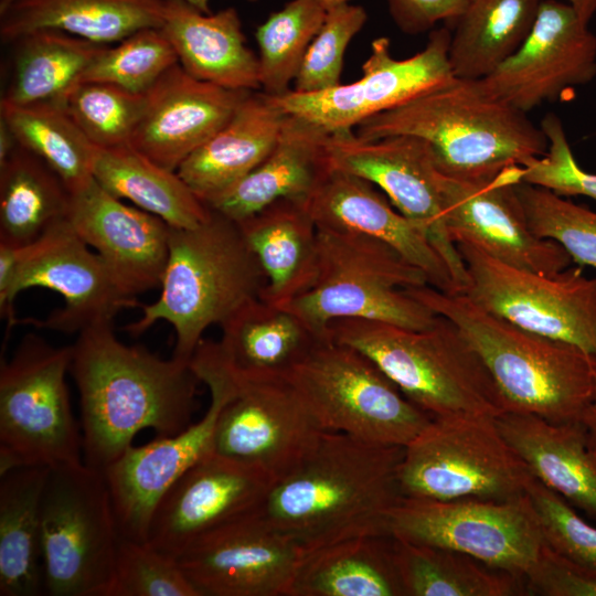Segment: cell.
I'll return each instance as SVG.
<instances>
[{
    "label": "cell",
    "instance_id": "obj_38",
    "mask_svg": "<svg viewBox=\"0 0 596 596\" xmlns=\"http://www.w3.org/2000/svg\"><path fill=\"white\" fill-rule=\"evenodd\" d=\"M543 0H469L453 24L449 62L456 77L482 79L523 43Z\"/></svg>",
    "mask_w": 596,
    "mask_h": 596
},
{
    "label": "cell",
    "instance_id": "obj_23",
    "mask_svg": "<svg viewBox=\"0 0 596 596\" xmlns=\"http://www.w3.org/2000/svg\"><path fill=\"white\" fill-rule=\"evenodd\" d=\"M70 224L128 297L160 286L169 254L164 221L124 203L93 178L72 193Z\"/></svg>",
    "mask_w": 596,
    "mask_h": 596
},
{
    "label": "cell",
    "instance_id": "obj_53",
    "mask_svg": "<svg viewBox=\"0 0 596 596\" xmlns=\"http://www.w3.org/2000/svg\"><path fill=\"white\" fill-rule=\"evenodd\" d=\"M566 2L571 4L587 23H589L596 12V0H566Z\"/></svg>",
    "mask_w": 596,
    "mask_h": 596
},
{
    "label": "cell",
    "instance_id": "obj_50",
    "mask_svg": "<svg viewBox=\"0 0 596 596\" xmlns=\"http://www.w3.org/2000/svg\"><path fill=\"white\" fill-rule=\"evenodd\" d=\"M469 0H386L395 25L406 34L434 30L438 22L451 25L461 15Z\"/></svg>",
    "mask_w": 596,
    "mask_h": 596
},
{
    "label": "cell",
    "instance_id": "obj_39",
    "mask_svg": "<svg viewBox=\"0 0 596 596\" xmlns=\"http://www.w3.org/2000/svg\"><path fill=\"white\" fill-rule=\"evenodd\" d=\"M392 538L404 596H514L526 592L522 578L467 554Z\"/></svg>",
    "mask_w": 596,
    "mask_h": 596
},
{
    "label": "cell",
    "instance_id": "obj_8",
    "mask_svg": "<svg viewBox=\"0 0 596 596\" xmlns=\"http://www.w3.org/2000/svg\"><path fill=\"white\" fill-rule=\"evenodd\" d=\"M284 376L323 430L405 447L433 419L369 356L329 338Z\"/></svg>",
    "mask_w": 596,
    "mask_h": 596
},
{
    "label": "cell",
    "instance_id": "obj_17",
    "mask_svg": "<svg viewBox=\"0 0 596 596\" xmlns=\"http://www.w3.org/2000/svg\"><path fill=\"white\" fill-rule=\"evenodd\" d=\"M330 166L373 183L416 224L444 259L458 294L468 285L465 263L445 223L440 172L430 147L408 135L363 140L353 130L330 134Z\"/></svg>",
    "mask_w": 596,
    "mask_h": 596
},
{
    "label": "cell",
    "instance_id": "obj_33",
    "mask_svg": "<svg viewBox=\"0 0 596 596\" xmlns=\"http://www.w3.org/2000/svg\"><path fill=\"white\" fill-rule=\"evenodd\" d=\"M291 596H404L391 535H364L306 552Z\"/></svg>",
    "mask_w": 596,
    "mask_h": 596
},
{
    "label": "cell",
    "instance_id": "obj_40",
    "mask_svg": "<svg viewBox=\"0 0 596 596\" xmlns=\"http://www.w3.org/2000/svg\"><path fill=\"white\" fill-rule=\"evenodd\" d=\"M0 118L8 124L19 145L47 163L71 193L93 179L96 147L62 103H0Z\"/></svg>",
    "mask_w": 596,
    "mask_h": 596
},
{
    "label": "cell",
    "instance_id": "obj_25",
    "mask_svg": "<svg viewBox=\"0 0 596 596\" xmlns=\"http://www.w3.org/2000/svg\"><path fill=\"white\" fill-rule=\"evenodd\" d=\"M304 203L318 227L379 240L424 272L430 286L458 294L425 233L370 181L331 167Z\"/></svg>",
    "mask_w": 596,
    "mask_h": 596
},
{
    "label": "cell",
    "instance_id": "obj_5",
    "mask_svg": "<svg viewBox=\"0 0 596 596\" xmlns=\"http://www.w3.org/2000/svg\"><path fill=\"white\" fill-rule=\"evenodd\" d=\"M265 285L240 225L211 210L194 227L170 228L160 295L125 330L137 337L167 321L175 332L172 356L190 362L204 331L260 298Z\"/></svg>",
    "mask_w": 596,
    "mask_h": 596
},
{
    "label": "cell",
    "instance_id": "obj_54",
    "mask_svg": "<svg viewBox=\"0 0 596 596\" xmlns=\"http://www.w3.org/2000/svg\"><path fill=\"white\" fill-rule=\"evenodd\" d=\"M196 7L199 10L203 12H212L210 4L212 0H185Z\"/></svg>",
    "mask_w": 596,
    "mask_h": 596
},
{
    "label": "cell",
    "instance_id": "obj_3",
    "mask_svg": "<svg viewBox=\"0 0 596 596\" xmlns=\"http://www.w3.org/2000/svg\"><path fill=\"white\" fill-rule=\"evenodd\" d=\"M451 321L487 368L504 412L553 424L582 423L596 381V354L524 330L472 302L430 285L404 289Z\"/></svg>",
    "mask_w": 596,
    "mask_h": 596
},
{
    "label": "cell",
    "instance_id": "obj_44",
    "mask_svg": "<svg viewBox=\"0 0 596 596\" xmlns=\"http://www.w3.org/2000/svg\"><path fill=\"white\" fill-rule=\"evenodd\" d=\"M177 53L160 28L139 30L115 46L105 45L79 83L104 82L145 94L171 67Z\"/></svg>",
    "mask_w": 596,
    "mask_h": 596
},
{
    "label": "cell",
    "instance_id": "obj_29",
    "mask_svg": "<svg viewBox=\"0 0 596 596\" xmlns=\"http://www.w3.org/2000/svg\"><path fill=\"white\" fill-rule=\"evenodd\" d=\"M496 423L535 479L596 519V462L582 423L553 424L510 412Z\"/></svg>",
    "mask_w": 596,
    "mask_h": 596
},
{
    "label": "cell",
    "instance_id": "obj_34",
    "mask_svg": "<svg viewBox=\"0 0 596 596\" xmlns=\"http://www.w3.org/2000/svg\"><path fill=\"white\" fill-rule=\"evenodd\" d=\"M93 178L114 196L131 201L174 228L194 227L211 213L177 171L157 164L130 145L96 148Z\"/></svg>",
    "mask_w": 596,
    "mask_h": 596
},
{
    "label": "cell",
    "instance_id": "obj_24",
    "mask_svg": "<svg viewBox=\"0 0 596 596\" xmlns=\"http://www.w3.org/2000/svg\"><path fill=\"white\" fill-rule=\"evenodd\" d=\"M249 92L200 81L178 63L146 92L145 110L129 145L177 171L228 121Z\"/></svg>",
    "mask_w": 596,
    "mask_h": 596
},
{
    "label": "cell",
    "instance_id": "obj_30",
    "mask_svg": "<svg viewBox=\"0 0 596 596\" xmlns=\"http://www.w3.org/2000/svg\"><path fill=\"white\" fill-rule=\"evenodd\" d=\"M237 224L266 279L262 299L284 306L312 286L318 226L304 201L278 200Z\"/></svg>",
    "mask_w": 596,
    "mask_h": 596
},
{
    "label": "cell",
    "instance_id": "obj_49",
    "mask_svg": "<svg viewBox=\"0 0 596 596\" xmlns=\"http://www.w3.org/2000/svg\"><path fill=\"white\" fill-rule=\"evenodd\" d=\"M524 585L534 595L596 596V568L562 556L545 543Z\"/></svg>",
    "mask_w": 596,
    "mask_h": 596
},
{
    "label": "cell",
    "instance_id": "obj_19",
    "mask_svg": "<svg viewBox=\"0 0 596 596\" xmlns=\"http://www.w3.org/2000/svg\"><path fill=\"white\" fill-rule=\"evenodd\" d=\"M259 508L202 536L178 556L200 596L292 595L306 552Z\"/></svg>",
    "mask_w": 596,
    "mask_h": 596
},
{
    "label": "cell",
    "instance_id": "obj_2",
    "mask_svg": "<svg viewBox=\"0 0 596 596\" xmlns=\"http://www.w3.org/2000/svg\"><path fill=\"white\" fill-rule=\"evenodd\" d=\"M403 446L324 430L313 448L276 480L259 511L305 552L364 535H390L402 500Z\"/></svg>",
    "mask_w": 596,
    "mask_h": 596
},
{
    "label": "cell",
    "instance_id": "obj_31",
    "mask_svg": "<svg viewBox=\"0 0 596 596\" xmlns=\"http://www.w3.org/2000/svg\"><path fill=\"white\" fill-rule=\"evenodd\" d=\"M164 0H0L6 44L38 30H56L108 45L161 28Z\"/></svg>",
    "mask_w": 596,
    "mask_h": 596
},
{
    "label": "cell",
    "instance_id": "obj_48",
    "mask_svg": "<svg viewBox=\"0 0 596 596\" xmlns=\"http://www.w3.org/2000/svg\"><path fill=\"white\" fill-rule=\"evenodd\" d=\"M540 127L547 139V149L522 166V181L562 196L585 195L596 200V173L585 171L577 163L561 119L547 114Z\"/></svg>",
    "mask_w": 596,
    "mask_h": 596
},
{
    "label": "cell",
    "instance_id": "obj_11",
    "mask_svg": "<svg viewBox=\"0 0 596 596\" xmlns=\"http://www.w3.org/2000/svg\"><path fill=\"white\" fill-rule=\"evenodd\" d=\"M533 475L496 417H435L404 447L398 482L405 498L505 501L526 493Z\"/></svg>",
    "mask_w": 596,
    "mask_h": 596
},
{
    "label": "cell",
    "instance_id": "obj_51",
    "mask_svg": "<svg viewBox=\"0 0 596 596\" xmlns=\"http://www.w3.org/2000/svg\"><path fill=\"white\" fill-rule=\"evenodd\" d=\"M19 142L8 124L0 118V163L17 149Z\"/></svg>",
    "mask_w": 596,
    "mask_h": 596
},
{
    "label": "cell",
    "instance_id": "obj_28",
    "mask_svg": "<svg viewBox=\"0 0 596 596\" xmlns=\"http://www.w3.org/2000/svg\"><path fill=\"white\" fill-rule=\"evenodd\" d=\"M285 117L268 95L249 92L228 121L180 164L178 174L207 204L269 155Z\"/></svg>",
    "mask_w": 596,
    "mask_h": 596
},
{
    "label": "cell",
    "instance_id": "obj_14",
    "mask_svg": "<svg viewBox=\"0 0 596 596\" xmlns=\"http://www.w3.org/2000/svg\"><path fill=\"white\" fill-rule=\"evenodd\" d=\"M191 368L210 391L203 417L182 432L131 446L103 472L120 538L147 541L160 499L192 466L214 453V432L227 392L226 365L217 341L202 339Z\"/></svg>",
    "mask_w": 596,
    "mask_h": 596
},
{
    "label": "cell",
    "instance_id": "obj_1",
    "mask_svg": "<svg viewBox=\"0 0 596 596\" xmlns=\"http://www.w3.org/2000/svg\"><path fill=\"white\" fill-rule=\"evenodd\" d=\"M113 322L82 329L71 345L83 462L102 472L141 430L152 429L156 437H163L191 425L200 383L190 362L161 359L142 347L125 344Z\"/></svg>",
    "mask_w": 596,
    "mask_h": 596
},
{
    "label": "cell",
    "instance_id": "obj_21",
    "mask_svg": "<svg viewBox=\"0 0 596 596\" xmlns=\"http://www.w3.org/2000/svg\"><path fill=\"white\" fill-rule=\"evenodd\" d=\"M40 287L57 292L64 301L39 326L79 332L102 321H114L126 308L141 307L116 284L96 252L65 220L29 245L20 247L12 296Z\"/></svg>",
    "mask_w": 596,
    "mask_h": 596
},
{
    "label": "cell",
    "instance_id": "obj_20",
    "mask_svg": "<svg viewBox=\"0 0 596 596\" xmlns=\"http://www.w3.org/2000/svg\"><path fill=\"white\" fill-rule=\"evenodd\" d=\"M596 76V36L567 2L543 0L520 47L482 78L501 102L529 114Z\"/></svg>",
    "mask_w": 596,
    "mask_h": 596
},
{
    "label": "cell",
    "instance_id": "obj_22",
    "mask_svg": "<svg viewBox=\"0 0 596 596\" xmlns=\"http://www.w3.org/2000/svg\"><path fill=\"white\" fill-rule=\"evenodd\" d=\"M274 479L215 453L192 466L160 499L147 541L178 557L210 532L257 510Z\"/></svg>",
    "mask_w": 596,
    "mask_h": 596
},
{
    "label": "cell",
    "instance_id": "obj_27",
    "mask_svg": "<svg viewBox=\"0 0 596 596\" xmlns=\"http://www.w3.org/2000/svg\"><path fill=\"white\" fill-rule=\"evenodd\" d=\"M162 32L191 76L236 91H260L258 56L247 45L237 9L203 12L164 0Z\"/></svg>",
    "mask_w": 596,
    "mask_h": 596
},
{
    "label": "cell",
    "instance_id": "obj_13",
    "mask_svg": "<svg viewBox=\"0 0 596 596\" xmlns=\"http://www.w3.org/2000/svg\"><path fill=\"white\" fill-rule=\"evenodd\" d=\"M465 263V295L480 308L524 330L596 354V277L579 266L553 275L499 262L472 245L456 244Z\"/></svg>",
    "mask_w": 596,
    "mask_h": 596
},
{
    "label": "cell",
    "instance_id": "obj_26",
    "mask_svg": "<svg viewBox=\"0 0 596 596\" xmlns=\"http://www.w3.org/2000/svg\"><path fill=\"white\" fill-rule=\"evenodd\" d=\"M329 137L318 125L286 114L269 155L206 205L240 223L278 200L305 201L331 168Z\"/></svg>",
    "mask_w": 596,
    "mask_h": 596
},
{
    "label": "cell",
    "instance_id": "obj_32",
    "mask_svg": "<svg viewBox=\"0 0 596 596\" xmlns=\"http://www.w3.org/2000/svg\"><path fill=\"white\" fill-rule=\"evenodd\" d=\"M50 468L22 467L0 475V595L45 594L41 503Z\"/></svg>",
    "mask_w": 596,
    "mask_h": 596
},
{
    "label": "cell",
    "instance_id": "obj_46",
    "mask_svg": "<svg viewBox=\"0 0 596 596\" xmlns=\"http://www.w3.org/2000/svg\"><path fill=\"white\" fill-rule=\"evenodd\" d=\"M108 596H200L178 557L148 541L120 538Z\"/></svg>",
    "mask_w": 596,
    "mask_h": 596
},
{
    "label": "cell",
    "instance_id": "obj_16",
    "mask_svg": "<svg viewBox=\"0 0 596 596\" xmlns=\"http://www.w3.org/2000/svg\"><path fill=\"white\" fill-rule=\"evenodd\" d=\"M451 31L434 29L418 53L396 58L390 39L380 36L362 65V76L316 93L292 89L269 96L285 113L305 118L329 134L353 130L365 119L395 108L453 78L449 62Z\"/></svg>",
    "mask_w": 596,
    "mask_h": 596
},
{
    "label": "cell",
    "instance_id": "obj_43",
    "mask_svg": "<svg viewBox=\"0 0 596 596\" xmlns=\"http://www.w3.org/2000/svg\"><path fill=\"white\" fill-rule=\"evenodd\" d=\"M515 192L536 236L560 244L579 266L596 269V212L523 181L515 184Z\"/></svg>",
    "mask_w": 596,
    "mask_h": 596
},
{
    "label": "cell",
    "instance_id": "obj_52",
    "mask_svg": "<svg viewBox=\"0 0 596 596\" xmlns=\"http://www.w3.org/2000/svg\"><path fill=\"white\" fill-rule=\"evenodd\" d=\"M582 424L584 425L586 430L588 447H596V381L592 402L583 418Z\"/></svg>",
    "mask_w": 596,
    "mask_h": 596
},
{
    "label": "cell",
    "instance_id": "obj_6",
    "mask_svg": "<svg viewBox=\"0 0 596 596\" xmlns=\"http://www.w3.org/2000/svg\"><path fill=\"white\" fill-rule=\"evenodd\" d=\"M328 338L369 356L432 418L504 413L480 356L448 319L424 330L359 318L332 321Z\"/></svg>",
    "mask_w": 596,
    "mask_h": 596
},
{
    "label": "cell",
    "instance_id": "obj_15",
    "mask_svg": "<svg viewBox=\"0 0 596 596\" xmlns=\"http://www.w3.org/2000/svg\"><path fill=\"white\" fill-rule=\"evenodd\" d=\"M223 358L227 392L214 453L255 466L276 481L305 458L324 430L285 376L245 374Z\"/></svg>",
    "mask_w": 596,
    "mask_h": 596
},
{
    "label": "cell",
    "instance_id": "obj_18",
    "mask_svg": "<svg viewBox=\"0 0 596 596\" xmlns=\"http://www.w3.org/2000/svg\"><path fill=\"white\" fill-rule=\"evenodd\" d=\"M522 166H511L492 178L464 180L440 173L447 231L455 244L475 246L507 265L544 275L570 266L572 258L556 242L536 236L529 227L515 184Z\"/></svg>",
    "mask_w": 596,
    "mask_h": 596
},
{
    "label": "cell",
    "instance_id": "obj_9",
    "mask_svg": "<svg viewBox=\"0 0 596 596\" xmlns=\"http://www.w3.org/2000/svg\"><path fill=\"white\" fill-rule=\"evenodd\" d=\"M72 348L26 334L0 368V475L83 462L66 374Z\"/></svg>",
    "mask_w": 596,
    "mask_h": 596
},
{
    "label": "cell",
    "instance_id": "obj_41",
    "mask_svg": "<svg viewBox=\"0 0 596 596\" xmlns=\"http://www.w3.org/2000/svg\"><path fill=\"white\" fill-rule=\"evenodd\" d=\"M334 0H291L258 25L260 91L280 96L290 91L306 53Z\"/></svg>",
    "mask_w": 596,
    "mask_h": 596
},
{
    "label": "cell",
    "instance_id": "obj_35",
    "mask_svg": "<svg viewBox=\"0 0 596 596\" xmlns=\"http://www.w3.org/2000/svg\"><path fill=\"white\" fill-rule=\"evenodd\" d=\"M10 74L1 102H64L105 44L56 30H38L9 43Z\"/></svg>",
    "mask_w": 596,
    "mask_h": 596
},
{
    "label": "cell",
    "instance_id": "obj_4",
    "mask_svg": "<svg viewBox=\"0 0 596 596\" xmlns=\"http://www.w3.org/2000/svg\"><path fill=\"white\" fill-rule=\"evenodd\" d=\"M355 135L423 139L439 172L464 180L492 178L541 157L547 139L524 114L491 95L481 79L454 76L408 102L365 119Z\"/></svg>",
    "mask_w": 596,
    "mask_h": 596
},
{
    "label": "cell",
    "instance_id": "obj_55",
    "mask_svg": "<svg viewBox=\"0 0 596 596\" xmlns=\"http://www.w3.org/2000/svg\"><path fill=\"white\" fill-rule=\"evenodd\" d=\"M590 449V453H592V456L596 462V447H593V448H589Z\"/></svg>",
    "mask_w": 596,
    "mask_h": 596
},
{
    "label": "cell",
    "instance_id": "obj_47",
    "mask_svg": "<svg viewBox=\"0 0 596 596\" xmlns=\"http://www.w3.org/2000/svg\"><path fill=\"white\" fill-rule=\"evenodd\" d=\"M526 496L544 542L562 556L596 568V526L586 522L572 504L535 478L526 486Z\"/></svg>",
    "mask_w": 596,
    "mask_h": 596
},
{
    "label": "cell",
    "instance_id": "obj_45",
    "mask_svg": "<svg viewBox=\"0 0 596 596\" xmlns=\"http://www.w3.org/2000/svg\"><path fill=\"white\" fill-rule=\"evenodd\" d=\"M354 0L330 3L322 26L312 40L294 82L297 93H316L341 84L348 45L368 21L366 10Z\"/></svg>",
    "mask_w": 596,
    "mask_h": 596
},
{
    "label": "cell",
    "instance_id": "obj_12",
    "mask_svg": "<svg viewBox=\"0 0 596 596\" xmlns=\"http://www.w3.org/2000/svg\"><path fill=\"white\" fill-rule=\"evenodd\" d=\"M389 533L467 554L523 581L545 544L526 493L505 501L403 497L391 512Z\"/></svg>",
    "mask_w": 596,
    "mask_h": 596
},
{
    "label": "cell",
    "instance_id": "obj_37",
    "mask_svg": "<svg viewBox=\"0 0 596 596\" xmlns=\"http://www.w3.org/2000/svg\"><path fill=\"white\" fill-rule=\"evenodd\" d=\"M72 193L40 157L18 146L0 163V243L25 246L67 220Z\"/></svg>",
    "mask_w": 596,
    "mask_h": 596
},
{
    "label": "cell",
    "instance_id": "obj_7",
    "mask_svg": "<svg viewBox=\"0 0 596 596\" xmlns=\"http://www.w3.org/2000/svg\"><path fill=\"white\" fill-rule=\"evenodd\" d=\"M429 285L424 272L390 245L361 234L318 227L312 286L284 306L319 340L338 319L377 320L424 330L438 317L404 289Z\"/></svg>",
    "mask_w": 596,
    "mask_h": 596
},
{
    "label": "cell",
    "instance_id": "obj_42",
    "mask_svg": "<svg viewBox=\"0 0 596 596\" xmlns=\"http://www.w3.org/2000/svg\"><path fill=\"white\" fill-rule=\"evenodd\" d=\"M63 105L89 141L100 149L129 145L146 106L138 94L104 82H83Z\"/></svg>",
    "mask_w": 596,
    "mask_h": 596
},
{
    "label": "cell",
    "instance_id": "obj_10",
    "mask_svg": "<svg viewBox=\"0 0 596 596\" xmlns=\"http://www.w3.org/2000/svg\"><path fill=\"white\" fill-rule=\"evenodd\" d=\"M119 539L104 472L84 462L49 470L41 503L45 594L108 596Z\"/></svg>",
    "mask_w": 596,
    "mask_h": 596
},
{
    "label": "cell",
    "instance_id": "obj_36",
    "mask_svg": "<svg viewBox=\"0 0 596 596\" xmlns=\"http://www.w3.org/2000/svg\"><path fill=\"white\" fill-rule=\"evenodd\" d=\"M226 360L251 375L284 376L316 343L302 321L284 307L254 299L222 326Z\"/></svg>",
    "mask_w": 596,
    "mask_h": 596
}]
</instances>
